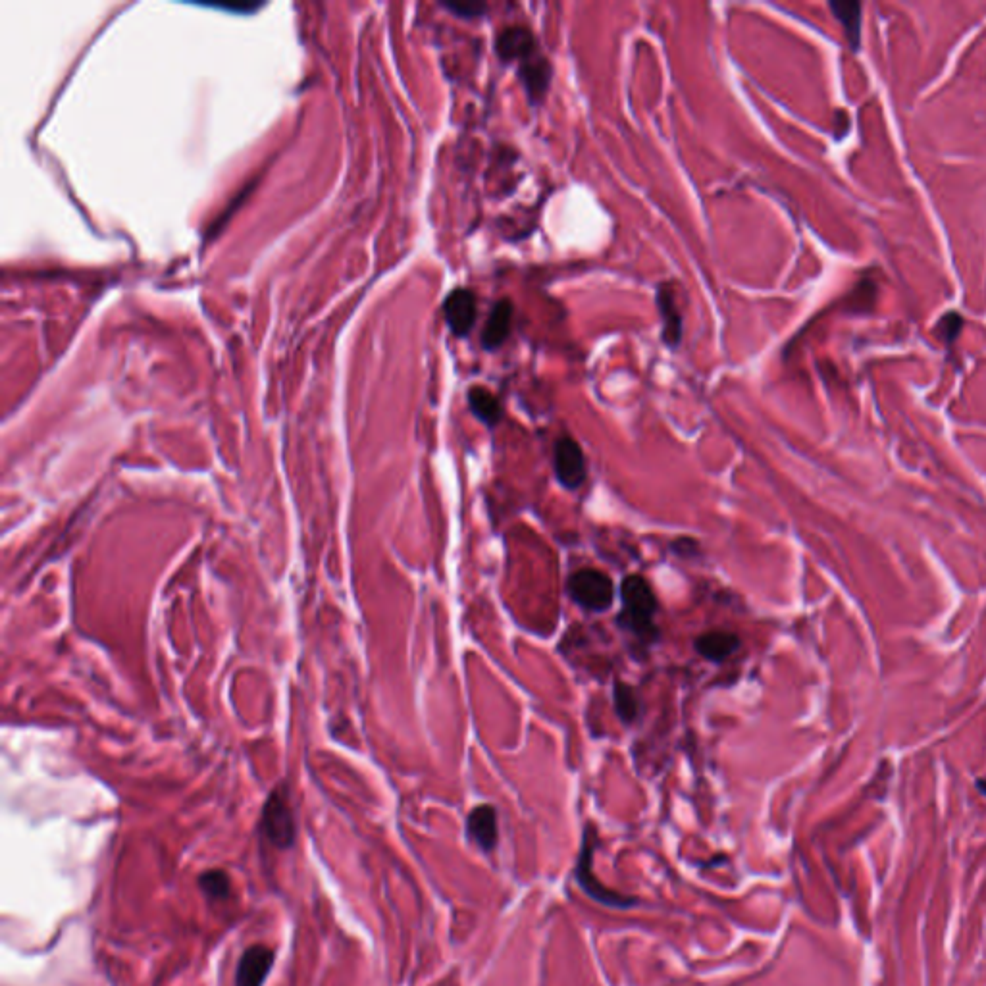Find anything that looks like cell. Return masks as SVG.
<instances>
[{"instance_id":"cell-1","label":"cell","mask_w":986,"mask_h":986,"mask_svg":"<svg viewBox=\"0 0 986 986\" xmlns=\"http://www.w3.org/2000/svg\"><path fill=\"white\" fill-rule=\"evenodd\" d=\"M621 599L623 611L617 617L619 626L638 644H655L659 638V630L655 626L659 603L648 580L642 574H628L621 584Z\"/></svg>"},{"instance_id":"cell-2","label":"cell","mask_w":986,"mask_h":986,"mask_svg":"<svg viewBox=\"0 0 986 986\" xmlns=\"http://www.w3.org/2000/svg\"><path fill=\"white\" fill-rule=\"evenodd\" d=\"M567 592L576 605L592 613L607 611L615 599L613 580L597 569L572 572L567 580Z\"/></svg>"},{"instance_id":"cell-3","label":"cell","mask_w":986,"mask_h":986,"mask_svg":"<svg viewBox=\"0 0 986 986\" xmlns=\"http://www.w3.org/2000/svg\"><path fill=\"white\" fill-rule=\"evenodd\" d=\"M553 468L559 484L567 490H578L588 476L586 457L578 443L569 436H563L553 447Z\"/></svg>"},{"instance_id":"cell-4","label":"cell","mask_w":986,"mask_h":986,"mask_svg":"<svg viewBox=\"0 0 986 986\" xmlns=\"http://www.w3.org/2000/svg\"><path fill=\"white\" fill-rule=\"evenodd\" d=\"M262 831L266 838L280 850H287L295 840V823L293 813L287 805L286 798L280 792H274L262 811Z\"/></svg>"},{"instance_id":"cell-5","label":"cell","mask_w":986,"mask_h":986,"mask_svg":"<svg viewBox=\"0 0 986 986\" xmlns=\"http://www.w3.org/2000/svg\"><path fill=\"white\" fill-rule=\"evenodd\" d=\"M493 49L503 64H522L542 52L536 35L524 26L503 27L495 37Z\"/></svg>"},{"instance_id":"cell-6","label":"cell","mask_w":986,"mask_h":986,"mask_svg":"<svg viewBox=\"0 0 986 986\" xmlns=\"http://www.w3.org/2000/svg\"><path fill=\"white\" fill-rule=\"evenodd\" d=\"M443 318L453 336L467 338L478 318V303L474 291L467 287L453 289L443 301Z\"/></svg>"},{"instance_id":"cell-7","label":"cell","mask_w":986,"mask_h":986,"mask_svg":"<svg viewBox=\"0 0 986 986\" xmlns=\"http://www.w3.org/2000/svg\"><path fill=\"white\" fill-rule=\"evenodd\" d=\"M551 78H553V66L544 52H538L530 60L519 64L520 85L524 87L528 101L536 106L544 103Z\"/></svg>"},{"instance_id":"cell-8","label":"cell","mask_w":986,"mask_h":986,"mask_svg":"<svg viewBox=\"0 0 986 986\" xmlns=\"http://www.w3.org/2000/svg\"><path fill=\"white\" fill-rule=\"evenodd\" d=\"M655 305L659 309V316L663 322L661 336L667 347L676 349L682 343L684 336V324H682V314L676 305L675 289L671 284H659L655 293Z\"/></svg>"},{"instance_id":"cell-9","label":"cell","mask_w":986,"mask_h":986,"mask_svg":"<svg viewBox=\"0 0 986 986\" xmlns=\"http://www.w3.org/2000/svg\"><path fill=\"white\" fill-rule=\"evenodd\" d=\"M513 316H515V305L511 299H499L493 305L486 320V328L482 332V347L486 351L493 353L503 347L513 328Z\"/></svg>"},{"instance_id":"cell-10","label":"cell","mask_w":986,"mask_h":986,"mask_svg":"<svg viewBox=\"0 0 986 986\" xmlns=\"http://www.w3.org/2000/svg\"><path fill=\"white\" fill-rule=\"evenodd\" d=\"M274 963V952L266 946H251L239 960L235 973V986H262L270 967Z\"/></svg>"},{"instance_id":"cell-11","label":"cell","mask_w":986,"mask_h":986,"mask_svg":"<svg viewBox=\"0 0 986 986\" xmlns=\"http://www.w3.org/2000/svg\"><path fill=\"white\" fill-rule=\"evenodd\" d=\"M694 649L705 661L721 665L740 649V636L730 630H709L696 638Z\"/></svg>"},{"instance_id":"cell-12","label":"cell","mask_w":986,"mask_h":986,"mask_svg":"<svg viewBox=\"0 0 986 986\" xmlns=\"http://www.w3.org/2000/svg\"><path fill=\"white\" fill-rule=\"evenodd\" d=\"M582 848H584V850H582V856H580V871H578V881L582 884V888H584V890H586L592 898H596L597 902H601V904H605V906H615V908H628V906H632V904H634V900H626L623 896H619V894H615V892H611V890L603 888L601 884L597 883L596 877L590 873V856H592V852H594V850H592L594 846H590V844H588V832H586V836H584V844H582Z\"/></svg>"},{"instance_id":"cell-13","label":"cell","mask_w":986,"mask_h":986,"mask_svg":"<svg viewBox=\"0 0 986 986\" xmlns=\"http://www.w3.org/2000/svg\"><path fill=\"white\" fill-rule=\"evenodd\" d=\"M468 838L490 852L497 844V815L492 805H478L467 819Z\"/></svg>"},{"instance_id":"cell-14","label":"cell","mask_w":986,"mask_h":986,"mask_svg":"<svg viewBox=\"0 0 986 986\" xmlns=\"http://www.w3.org/2000/svg\"><path fill=\"white\" fill-rule=\"evenodd\" d=\"M468 407H470V413L488 428H495L501 420V415H503L499 399L493 395L492 391L486 390L482 386H474L468 390Z\"/></svg>"},{"instance_id":"cell-15","label":"cell","mask_w":986,"mask_h":986,"mask_svg":"<svg viewBox=\"0 0 986 986\" xmlns=\"http://www.w3.org/2000/svg\"><path fill=\"white\" fill-rule=\"evenodd\" d=\"M613 701H615V711L621 723L630 727L638 721L640 717V698L638 692L623 680H615L613 686Z\"/></svg>"},{"instance_id":"cell-16","label":"cell","mask_w":986,"mask_h":986,"mask_svg":"<svg viewBox=\"0 0 986 986\" xmlns=\"http://www.w3.org/2000/svg\"><path fill=\"white\" fill-rule=\"evenodd\" d=\"M832 14L842 24L852 51L859 49L861 41V4L859 2H832Z\"/></svg>"},{"instance_id":"cell-17","label":"cell","mask_w":986,"mask_h":986,"mask_svg":"<svg viewBox=\"0 0 986 986\" xmlns=\"http://www.w3.org/2000/svg\"><path fill=\"white\" fill-rule=\"evenodd\" d=\"M201 888L214 900H226L230 896V879L224 871H207L199 879Z\"/></svg>"},{"instance_id":"cell-18","label":"cell","mask_w":986,"mask_h":986,"mask_svg":"<svg viewBox=\"0 0 986 986\" xmlns=\"http://www.w3.org/2000/svg\"><path fill=\"white\" fill-rule=\"evenodd\" d=\"M442 6L457 18H465V20L482 18L488 12V4L484 2H443Z\"/></svg>"},{"instance_id":"cell-19","label":"cell","mask_w":986,"mask_h":986,"mask_svg":"<svg viewBox=\"0 0 986 986\" xmlns=\"http://www.w3.org/2000/svg\"><path fill=\"white\" fill-rule=\"evenodd\" d=\"M961 326H963V320H961L960 314L956 312H950L946 314L942 320H940V330H942V341H948L952 343L954 339L958 338L960 334Z\"/></svg>"},{"instance_id":"cell-20","label":"cell","mask_w":986,"mask_h":986,"mask_svg":"<svg viewBox=\"0 0 986 986\" xmlns=\"http://www.w3.org/2000/svg\"><path fill=\"white\" fill-rule=\"evenodd\" d=\"M671 551L676 553V555H680V557H690L692 553L698 555L700 553V547H698V544L694 540H690V538H678V540H675L671 544Z\"/></svg>"}]
</instances>
